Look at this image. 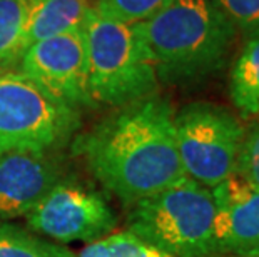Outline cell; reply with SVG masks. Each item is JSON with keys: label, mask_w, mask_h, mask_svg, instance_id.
<instances>
[{"label": "cell", "mask_w": 259, "mask_h": 257, "mask_svg": "<svg viewBox=\"0 0 259 257\" xmlns=\"http://www.w3.org/2000/svg\"><path fill=\"white\" fill-rule=\"evenodd\" d=\"M170 104L156 95L120 107L82 142L96 179L125 204L161 192L186 177Z\"/></svg>", "instance_id": "obj_1"}, {"label": "cell", "mask_w": 259, "mask_h": 257, "mask_svg": "<svg viewBox=\"0 0 259 257\" xmlns=\"http://www.w3.org/2000/svg\"><path fill=\"white\" fill-rule=\"evenodd\" d=\"M141 27L157 79L169 85L199 84L218 74L238 39L216 0H176Z\"/></svg>", "instance_id": "obj_2"}, {"label": "cell", "mask_w": 259, "mask_h": 257, "mask_svg": "<svg viewBox=\"0 0 259 257\" xmlns=\"http://www.w3.org/2000/svg\"><path fill=\"white\" fill-rule=\"evenodd\" d=\"M82 34L94 104L125 107L154 95L159 79L141 24L112 20L92 7Z\"/></svg>", "instance_id": "obj_3"}, {"label": "cell", "mask_w": 259, "mask_h": 257, "mask_svg": "<svg viewBox=\"0 0 259 257\" xmlns=\"http://www.w3.org/2000/svg\"><path fill=\"white\" fill-rule=\"evenodd\" d=\"M216 205L211 189L189 177L132 204L127 231L170 257H214Z\"/></svg>", "instance_id": "obj_4"}, {"label": "cell", "mask_w": 259, "mask_h": 257, "mask_svg": "<svg viewBox=\"0 0 259 257\" xmlns=\"http://www.w3.org/2000/svg\"><path fill=\"white\" fill-rule=\"evenodd\" d=\"M80 125L79 109L60 100L22 72L0 74V154L51 152Z\"/></svg>", "instance_id": "obj_5"}, {"label": "cell", "mask_w": 259, "mask_h": 257, "mask_svg": "<svg viewBox=\"0 0 259 257\" xmlns=\"http://www.w3.org/2000/svg\"><path fill=\"white\" fill-rule=\"evenodd\" d=\"M174 127L186 177L212 189L234 176L246 130L228 109L189 104L174 116Z\"/></svg>", "instance_id": "obj_6"}, {"label": "cell", "mask_w": 259, "mask_h": 257, "mask_svg": "<svg viewBox=\"0 0 259 257\" xmlns=\"http://www.w3.org/2000/svg\"><path fill=\"white\" fill-rule=\"evenodd\" d=\"M25 217L37 234L57 242H94L111 236L117 224L112 207L101 194L65 180L59 182Z\"/></svg>", "instance_id": "obj_7"}, {"label": "cell", "mask_w": 259, "mask_h": 257, "mask_svg": "<svg viewBox=\"0 0 259 257\" xmlns=\"http://www.w3.org/2000/svg\"><path fill=\"white\" fill-rule=\"evenodd\" d=\"M20 70L69 106L75 109L94 106L82 29L27 47L20 56Z\"/></svg>", "instance_id": "obj_8"}, {"label": "cell", "mask_w": 259, "mask_h": 257, "mask_svg": "<svg viewBox=\"0 0 259 257\" xmlns=\"http://www.w3.org/2000/svg\"><path fill=\"white\" fill-rule=\"evenodd\" d=\"M62 180V169L51 152L0 154V219L25 217Z\"/></svg>", "instance_id": "obj_9"}, {"label": "cell", "mask_w": 259, "mask_h": 257, "mask_svg": "<svg viewBox=\"0 0 259 257\" xmlns=\"http://www.w3.org/2000/svg\"><path fill=\"white\" fill-rule=\"evenodd\" d=\"M218 254L259 257V189L238 174L211 189Z\"/></svg>", "instance_id": "obj_10"}, {"label": "cell", "mask_w": 259, "mask_h": 257, "mask_svg": "<svg viewBox=\"0 0 259 257\" xmlns=\"http://www.w3.org/2000/svg\"><path fill=\"white\" fill-rule=\"evenodd\" d=\"M91 10L89 0H35L25 24L22 54L40 40L82 29Z\"/></svg>", "instance_id": "obj_11"}, {"label": "cell", "mask_w": 259, "mask_h": 257, "mask_svg": "<svg viewBox=\"0 0 259 257\" xmlns=\"http://www.w3.org/2000/svg\"><path fill=\"white\" fill-rule=\"evenodd\" d=\"M229 94L241 117L259 116V30L247 35L234 60Z\"/></svg>", "instance_id": "obj_12"}, {"label": "cell", "mask_w": 259, "mask_h": 257, "mask_svg": "<svg viewBox=\"0 0 259 257\" xmlns=\"http://www.w3.org/2000/svg\"><path fill=\"white\" fill-rule=\"evenodd\" d=\"M35 0H0V69L22 56L25 24Z\"/></svg>", "instance_id": "obj_13"}, {"label": "cell", "mask_w": 259, "mask_h": 257, "mask_svg": "<svg viewBox=\"0 0 259 257\" xmlns=\"http://www.w3.org/2000/svg\"><path fill=\"white\" fill-rule=\"evenodd\" d=\"M0 257H75V254L0 219Z\"/></svg>", "instance_id": "obj_14"}, {"label": "cell", "mask_w": 259, "mask_h": 257, "mask_svg": "<svg viewBox=\"0 0 259 257\" xmlns=\"http://www.w3.org/2000/svg\"><path fill=\"white\" fill-rule=\"evenodd\" d=\"M176 0H97L96 12L124 24H141L162 12Z\"/></svg>", "instance_id": "obj_15"}, {"label": "cell", "mask_w": 259, "mask_h": 257, "mask_svg": "<svg viewBox=\"0 0 259 257\" xmlns=\"http://www.w3.org/2000/svg\"><path fill=\"white\" fill-rule=\"evenodd\" d=\"M107 245L109 257H170L129 231L112 232L107 236Z\"/></svg>", "instance_id": "obj_16"}, {"label": "cell", "mask_w": 259, "mask_h": 257, "mask_svg": "<svg viewBox=\"0 0 259 257\" xmlns=\"http://www.w3.org/2000/svg\"><path fill=\"white\" fill-rule=\"evenodd\" d=\"M238 32L246 35L259 30V0H216Z\"/></svg>", "instance_id": "obj_17"}, {"label": "cell", "mask_w": 259, "mask_h": 257, "mask_svg": "<svg viewBox=\"0 0 259 257\" xmlns=\"http://www.w3.org/2000/svg\"><path fill=\"white\" fill-rule=\"evenodd\" d=\"M236 174L252 187L259 189V124L244 135Z\"/></svg>", "instance_id": "obj_18"}, {"label": "cell", "mask_w": 259, "mask_h": 257, "mask_svg": "<svg viewBox=\"0 0 259 257\" xmlns=\"http://www.w3.org/2000/svg\"><path fill=\"white\" fill-rule=\"evenodd\" d=\"M75 257H109L107 237H102L99 240H94V242H89L80 250L79 255H75Z\"/></svg>", "instance_id": "obj_19"}, {"label": "cell", "mask_w": 259, "mask_h": 257, "mask_svg": "<svg viewBox=\"0 0 259 257\" xmlns=\"http://www.w3.org/2000/svg\"><path fill=\"white\" fill-rule=\"evenodd\" d=\"M0 74H2V69H0Z\"/></svg>", "instance_id": "obj_20"}]
</instances>
